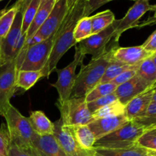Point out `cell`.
Instances as JSON below:
<instances>
[{
    "mask_svg": "<svg viewBox=\"0 0 156 156\" xmlns=\"http://www.w3.org/2000/svg\"><path fill=\"white\" fill-rule=\"evenodd\" d=\"M53 135L66 156H92L91 149H82L74 138L69 128L64 126L61 119L54 123Z\"/></svg>",
    "mask_w": 156,
    "mask_h": 156,
    "instance_id": "11",
    "label": "cell"
},
{
    "mask_svg": "<svg viewBox=\"0 0 156 156\" xmlns=\"http://www.w3.org/2000/svg\"><path fill=\"white\" fill-rule=\"evenodd\" d=\"M130 1H134V2H136V1H138V0H130Z\"/></svg>",
    "mask_w": 156,
    "mask_h": 156,
    "instance_id": "49",
    "label": "cell"
},
{
    "mask_svg": "<svg viewBox=\"0 0 156 156\" xmlns=\"http://www.w3.org/2000/svg\"><path fill=\"white\" fill-rule=\"evenodd\" d=\"M93 152L98 156H147L148 149L136 143L133 146L123 149L93 148Z\"/></svg>",
    "mask_w": 156,
    "mask_h": 156,
    "instance_id": "20",
    "label": "cell"
},
{
    "mask_svg": "<svg viewBox=\"0 0 156 156\" xmlns=\"http://www.w3.org/2000/svg\"><path fill=\"white\" fill-rule=\"evenodd\" d=\"M151 11L154 12V16L152 17V18L146 21V24H152L156 23V4L154 5H152V8H151Z\"/></svg>",
    "mask_w": 156,
    "mask_h": 156,
    "instance_id": "40",
    "label": "cell"
},
{
    "mask_svg": "<svg viewBox=\"0 0 156 156\" xmlns=\"http://www.w3.org/2000/svg\"><path fill=\"white\" fill-rule=\"evenodd\" d=\"M152 103H156V90H155V91H154L153 96H152Z\"/></svg>",
    "mask_w": 156,
    "mask_h": 156,
    "instance_id": "43",
    "label": "cell"
},
{
    "mask_svg": "<svg viewBox=\"0 0 156 156\" xmlns=\"http://www.w3.org/2000/svg\"><path fill=\"white\" fill-rule=\"evenodd\" d=\"M152 5L149 0H138L128 10L126 15L122 19L118 20L117 29L115 31L114 40L119 41L122 34L133 27H138L139 21L147 12L151 11Z\"/></svg>",
    "mask_w": 156,
    "mask_h": 156,
    "instance_id": "13",
    "label": "cell"
},
{
    "mask_svg": "<svg viewBox=\"0 0 156 156\" xmlns=\"http://www.w3.org/2000/svg\"><path fill=\"white\" fill-rule=\"evenodd\" d=\"M117 100H118V98H117L115 93L114 92L112 94H110L108 95L105 96V97L100 98L96 99L93 101L89 102V103H88V108L89 111H91V114H92V113L98 111L100 108H103V107L109 105L110 103H112V102Z\"/></svg>",
    "mask_w": 156,
    "mask_h": 156,
    "instance_id": "34",
    "label": "cell"
},
{
    "mask_svg": "<svg viewBox=\"0 0 156 156\" xmlns=\"http://www.w3.org/2000/svg\"><path fill=\"white\" fill-rule=\"evenodd\" d=\"M26 152L31 156H66L54 135H37Z\"/></svg>",
    "mask_w": 156,
    "mask_h": 156,
    "instance_id": "14",
    "label": "cell"
},
{
    "mask_svg": "<svg viewBox=\"0 0 156 156\" xmlns=\"http://www.w3.org/2000/svg\"><path fill=\"white\" fill-rule=\"evenodd\" d=\"M118 47V41L114 39L108 50L96 57L91 58L87 65L81 64V69L76 76L71 98L85 97L97 86L102 76L114 58V51Z\"/></svg>",
    "mask_w": 156,
    "mask_h": 156,
    "instance_id": "2",
    "label": "cell"
},
{
    "mask_svg": "<svg viewBox=\"0 0 156 156\" xmlns=\"http://www.w3.org/2000/svg\"><path fill=\"white\" fill-rule=\"evenodd\" d=\"M55 34L48 39L28 47L19 70L40 71L44 69L53 48Z\"/></svg>",
    "mask_w": 156,
    "mask_h": 156,
    "instance_id": "10",
    "label": "cell"
},
{
    "mask_svg": "<svg viewBox=\"0 0 156 156\" xmlns=\"http://www.w3.org/2000/svg\"><path fill=\"white\" fill-rule=\"evenodd\" d=\"M57 1H59V0H56V2H57Z\"/></svg>",
    "mask_w": 156,
    "mask_h": 156,
    "instance_id": "50",
    "label": "cell"
},
{
    "mask_svg": "<svg viewBox=\"0 0 156 156\" xmlns=\"http://www.w3.org/2000/svg\"><path fill=\"white\" fill-rule=\"evenodd\" d=\"M67 12L68 9L66 5V0H59L56 2V4L48 18L36 32L35 36L37 37L41 41L50 37L52 35L56 33L59 28Z\"/></svg>",
    "mask_w": 156,
    "mask_h": 156,
    "instance_id": "12",
    "label": "cell"
},
{
    "mask_svg": "<svg viewBox=\"0 0 156 156\" xmlns=\"http://www.w3.org/2000/svg\"><path fill=\"white\" fill-rule=\"evenodd\" d=\"M90 17L91 20V35L105 30L116 20L115 15L111 10H105Z\"/></svg>",
    "mask_w": 156,
    "mask_h": 156,
    "instance_id": "24",
    "label": "cell"
},
{
    "mask_svg": "<svg viewBox=\"0 0 156 156\" xmlns=\"http://www.w3.org/2000/svg\"><path fill=\"white\" fill-rule=\"evenodd\" d=\"M3 117L6 120L11 143L27 151L37 136L34 130L28 117L23 116L12 105L9 107Z\"/></svg>",
    "mask_w": 156,
    "mask_h": 156,
    "instance_id": "3",
    "label": "cell"
},
{
    "mask_svg": "<svg viewBox=\"0 0 156 156\" xmlns=\"http://www.w3.org/2000/svg\"><path fill=\"white\" fill-rule=\"evenodd\" d=\"M91 151H92V156H98V155H95V154L94 153V152H93V150H92V149H91Z\"/></svg>",
    "mask_w": 156,
    "mask_h": 156,
    "instance_id": "48",
    "label": "cell"
},
{
    "mask_svg": "<svg viewBox=\"0 0 156 156\" xmlns=\"http://www.w3.org/2000/svg\"><path fill=\"white\" fill-rule=\"evenodd\" d=\"M137 143L146 149L156 151V128L146 130L139 138Z\"/></svg>",
    "mask_w": 156,
    "mask_h": 156,
    "instance_id": "33",
    "label": "cell"
},
{
    "mask_svg": "<svg viewBox=\"0 0 156 156\" xmlns=\"http://www.w3.org/2000/svg\"><path fill=\"white\" fill-rule=\"evenodd\" d=\"M133 120L144 128L146 131L155 129L156 128V103H151L143 116Z\"/></svg>",
    "mask_w": 156,
    "mask_h": 156,
    "instance_id": "29",
    "label": "cell"
},
{
    "mask_svg": "<svg viewBox=\"0 0 156 156\" xmlns=\"http://www.w3.org/2000/svg\"><path fill=\"white\" fill-rule=\"evenodd\" d=\"M152 56L146 51L143 46L120 47H117L114 51V59L129 66H136L141 63L144 59Z\"/></svg>",
    "mask_w": 156,
    "mask_h": 156,
    "instance_id": "18",
    "label": "cell"
},
{
    "mask_svg": "<svg viewBox=\"0 0 156 156\" xmlns=\"http://www.w3.org/2000/svg\"><path fill=\"white\" fill-rule=\"evenodd\" d=\"M55 4H56V0H47L45 2L41 5L31 24L27 29V33H26V40L34 36L36 32L39 30L40 27L42 26L44 21L48 18Z\"/></svg>",
    "mask_w": 156,
    "mask_h": 156,
    "instance_id": "21",
    "label": "cell"
},
{
    "mask_svg": "<svg viewBox=\"0 0 156 156\" xmlns=\"http://www.w3.org/2000/svg\"><path fill=\"white\" fill-rule=\"evenodd\" d=\"M69 128L71 130L74 138L82 149L91 150L94 148L96 138L88 125L72 126Z\"/></svg>",
    "mask_w": 156,
    "mask_h": 156,
    "instance_id": "22",
    "label": "cell"
},
{
    "mask_svg": "<svg viewBox=\"0 0 156 156\" xmlns=\"http://www.w3.org/2000/svg\"><path fill=\"white\" fill-rule=\"evenodd\" d=\"M133 66L126 65V64L120 62L119 61L115 60L113 58L112 60L111 61L109 64H108V67H107L106 70L105 72V74L102 76L101 79L100 81L99 84L103 83H108V82H111L114 81L119 75L121 74L126 69L132 67Z\"/></svg>",
    "mask_w": 156,
    "mask_h": 156,
    "instance_id": "28",
    "label": "cell"
},
{
    "mask_svg": "<svg viewBox=\"0 0 156 156\" xmlns=\"http://www.w3.org/2000/svg\"><path fill=\"white\" fill-rule=\"evenodd\" d=\"M1 1H2V0H0V2H1Z\"/></svg>",
    "mask_w": 156,
    "mask_h": 156,
    "instance_id": "51",
    "label": "cell"
},
{
    "mask_svg": "<svg viewBox=\"0 0 156 156\" xmlns=\"http://www.w3.org/2000/svg\"><path fill=\"white\" fill-rule=\"evenodd\" d=\"M46 1H47V0H41V4H43V3L45 2Z\"/></svg>",
    "mask_w": 156,
    "mask_h": 156,
    "instance_id": "47",
    "label": "cell"
},
{
    "mask_svg": "<svg viewBox=\"0 0 156 156\" xmlns=\"http://www.w3.org/2000/svg\"><path fill=\"white\" fill-rule=\"evenodd\" d=\"M142 46L146 51L150 53L151 54H155L156 52V30L149 36V37Z\"/></svg>",
    "mask_w": 156,
    "mask_h": 156,
    "instance_id": "38",
    "label": "cell"
},
{
    "mask_svg": "<svg viewBox=\"0 0 156 156\" xmlns=\"http://www.w3.org/2000/svg\"><path fill=\"white\" fill-rule=\"evenodd\" d=\"M129 121V120L126 118L125 114H123L116 117L94 120L91 122L88 126L91 132L94 133L96 140H98L120 128Z\"/></svg>",
    "mask_w": 156,
    "mask_h": 156,
    "instance_id": "16",
    "label": "cell"
},
{
    "mask_svg": "<svg viewBox=\"0 0 156 156\" xmlns=\"http://www.w3.org/2000/svg\"><path fill=\"white\" fill-rule=\"evenodd\" d=\"M17 72L15 59L0 68V115L2 117L12 105L11 99L17 91Z\"/></svg>",
    "mask_w": 156,
    "mask_h": 156,
    "instance_id": "9",
    "label": "cell"
},
{
    "mask_svg": "<svg viewBox=\"0 0 156 156\" xmlns=\"http://www.w3.org/2000/svg\"><path fill=\"white\" fill-rule=\"evenodd\" d=\"M146 130L140 125L129 120L114 132L96 140L94 147L106 149H123L133 146Z\"/></svg>",
    "mask_w": 156,
    "mask_h": 156,
    "instance_id": "4",
    "label": "cell"
},
{
    "mask_svg": "<svg viewBox=\"0 0 156 156\" xmlns=\"http://www.w3.org/2000/svg\"><path fill=\"white\" fill-rule=\"evenodd\" d=\"M117 85L114 84L113 82H108V83L98 84L97 86L94 87L86 96L85 100L87 103L93 101L100 98L105 97L110 94H112L115 91Z\"/></svg>",
    "mask_w": 156,
    "mask_h": 156,
    "instance_id": "30",
    "label": "cell"
},
{
    "mask_svg": "<svg viewBox=\"0 0 156 156\" xmlns=\"http://www.w3.org/2000/svg\"><path fill=\"white\" fill-rule=\"evenodd\" d=\"M18 10V5L15 3L9 9L0 10V39L5 37L8 32L10 30L14 19Z\"/></svg>",
    "mask_w": 156,
    "mask_h": 156,
    "instance_id": "25",
    "label": "cell"
},
{
    "mask_svg": "<svg viewBox=\"0 0 156 156\" xmlns=\"http://www.w3.org/2000/svg\"><path fill=\"white\" fill-rule=\"evenodd\" d=\"M16 3L18 5V10L13 24L5 37L2 40L1 67L15 59L17 46L22 34L23 15L27 6L21 0H18Z\"/></svg>",
    "mask_w": 156,
    "mask_h": 156,
    "instance_id": "8",
    "label": "cell"
},
{
    "mask_svg": "<svg viewBox=\"0 0 156 156\" xmlns=\"http://www.w3.org/2000/svg\"><path fill=\"white\" fill-rule=\"evenodd\" d=\"M30 123L37 135L47 136L54 133V123L41 111H32L28 117Z\"/></svg>",
    "mask_w": 156,
    "mask_h": 156,
    "instance_id": "19",
    "label": "cell"
},
{
    "mask_svg": "<svg viewBox=\"0 0 156 156\" xmlns=\"http://www.w3.org/2000/svg\"><path fill=\"white\" fill-rule=\"evenodd\" d=\"M56 105L60 112V119L64 126L72 127L88 125L94 120L85 97L71 98L64 103L56 102Z\"/></svg>",
    "mask_w": 156,
    "mask_h": 156,
    "instance_id": "5",
    "label": "cell"
},
{
    "mask_svg": "<svg viewBox=\"0 0 156 156\" xmlns=\"http://www.w3.org/2000/svg\"><path fill=\"white\" fill-rule=\"evenodd\" d=\"M117 24L118 20H115L105 30L82 40L76 46L85 56L90 54L92 58L99 56L108 50L114 41Z\"/></svg>",
    "mask_w": 156,
    "mask_h": 156,
    "instance_id": "7",
    "label": "cell"
},
{
    "mask_svg": "<svg viewBox=\"0 0 156 156\" xmlns=\"http://www.w3.org/2000/svg\"><path fill=\"white\" fill-rule=\"evenodd\" d=\"M7 156H31L29 153H27L26 151L20 149L18 146L11 143L10 148L8 152Z\"/></svg>",
    "mask_w": 156,
    "mask_h": 156,
    "instance_id": "39",
    "label": "cell"
},
{
    "mask_svg": "<svg viewBox=\"0 0 156 156\" xmlns=\"http://www.w3.org/2000/svg\"><path fill=\"white\" fill-rule=\"evenodd\" d=\"M42 73L40 71L18 70L16 75V87L23 91H28L38 81L42 79Z\"/></svg>",
    "mask_w": 156,
    "mask_h": 156,
    "instance_id": "23",
    "label": "cell"
},
{
    "mask_svg": "<svg viewBox=\"0 0 156 156\" xmlns=\"http://www.w3.org/2000/svg\"><path fill=\"white\" fill-rule=\"evenodd\" d=\"M11 146V138L9 129L5 123L0 126V156H7Z\"/></svg>",
    "mask_w": 156,
    "mask_h": 156,
    "instance_id": "35",
    "label": "cell"
},
{
    "mask_svg": "<svg viewBox=\"0 0 156 156\" xmlns=\"http://www.w3.org/2000/svg\"><path fill=\"white\" fill-rule=\"evenodd\" d=\"M137 74L144 79L151 86L156 82V66L152 59V56L146 58L140 63Z\"/></svg>",
    "mask_w": 156,
    "mask_h": 156,
    "instance_id": "27",
    "label": "cell"
},
{
    "mask_svg": "<svg viewBox=\"0 0 156 156\" xmlns=\"http://www.w3.org/2000/svg\"><path fill=\"white\" fill-rule=\"evenodd\" d=\"M140 64L136 66H133L132 67H130L129 69H126V71H124L123 73H122L121 74L119 75L114 81H112L111 82H113L114 84H115L116 85H122L124 82H127L129 79H132L133 77L136 76L137 74V71H138L139 66H140Z\"/></svg>",
    "mask_w": 156,
    "mask_h": 156,
    "instance_id": "37",
    "label": "cell"
},
{
    "mask_svg": "<svg viewBox=\"0 0 156 156\" xmlns=\"http://www.w3.org/2000/svg\"><path fill=\"white\" fill-rule=\"evenodd\" d=\"M152 59H153V62H155V64L156 66V54L152 55Z\"/></svg>",
    "mask_w": 156,
    "mask_h": 156,
    "instance_id": "45",
    "label": "cell"
},
{
    "mask_svg": "<svg viewBox=\"0 0 156 156\" xmlns=\"http://www.w3.org/2000/svg\"><path fill=\"white\" fill-rule=\"evenodd\" d=\"M153 94L154 89L152 86L129 101L125 105V116L126 118L133 120L143 116L152 103Z\"/></svg>",
    "mask_w": 156,
    "mask_h": 156,
    "instance_id": "17",
    "label": "cell"
},
{
    "mask_svg": "<svg viewBox=\"0 0 156 156\" xmlns=\"http://www.w3.org/2000/svg\"><path fill=\"white\" fill-rule=\"evenodd\" d=\"M91 35V17H82L76 24L74 30V39L76 42L79 43L82 40L86 39Z\"/></svg>",
    "mask_w": 156,
    "mask_h": 156,
    "instance_id": "31",
    "label": "cell"
},
{
    "mask_svg": "<svg viewBox=\"0 0 156 156\" xmlns=\"http://www.w3.org/2000/svg\"><path fill=\"white\" fill-rule=\"evenodd\" d=\"M85 55L82 54L76 46V53L74 59L67 66L62 69L56 68L54 71L57 73V81L55 83L51 84V86L54 87L57 90L59 98L57 103L62 104L70 98L75 82H76V68L79 64H82Z\"/></svg>",
    "mask_w": 156,
    "mask_h": 156,
    "instance_id": "6",
    "label": "cell"
},
{
    "mask_svg": "<svg viewBox=\"0 0 156 156\" xmlns=\"http://www.w3.org/2000/svg\"><path fill=\"white\" fill-rule=\"evenodd\" d=\"M147 156H156V151H155V150H149V149H148Z\"/></svg>",
    "mask_w": 156,
    "mask_h": 156,
    "instance_id": "42",
    "label": "cell"
},
{
    "mask_svg": "<svg viewBox=\"0 0 156 156\" xmlns=\"http://www.w3.org/2000/svg\"><path fill=\"white\" fill-rule=\"evenodd\" d=\"M123 114H125V105L117 100L94 111V113H92V117L94 120L101 118L123 115Z\"/></svg>",
    "mask_w": 156,
    "mask_h": 156,
    "instance_id": "26",
    "label": "cell"
},
{
    "mask_svg": "<svg viewBox=\"0 0 156 156\" xmlns=\"http://www.w3.org/2000/svg\"><path fill=\"white\" fill-rule=\"evenodd\" d=\"M1 53H2V40L0 39V67H1Z\"/></svg>",
    "mask_w": 156,
    "mask_h": 156,
    "instance_id": "44",
    "label": "cell"
},
{
    "mask_svg": "<svg viewBox=\"0 0 156 156\" xmlns=\"http://www.w3.org/2000/svg\"><path fill=\"white\" fill-rule=\"evenodd\" d=\"M155 54H156V52H155Z\"/></svg>",
    "mask_w": 156,
    "mask_h": 156,
    "instance_id": "52",
    "label": "cell"
},
{
    "mask_svg": "<svg viewBox=\"0 0 156 156\" xmlns=\"http://www.w3.org/2000/svg\"><path fill=\"white\" fill-rule=\"evenodd\" d=\"M150 87L152 86L136 74L129 81L118 85L114 93L117 95L119 101L123 105H126L133 98Z\"/></svg>",
    "mask_w": 156,
    "mask_h": 156,
    "instance_id": "15",
    "label": "cell"
},
{
    "mask_svg": "<svg viewBox=\"0 0 156 156\" xmlns=\"http://www.w3.org/2000/svg\"><path fill=\"white\" fill-rule=\"evenodd\" d=\"M85 0H78L67 12L60 27L55 34L53 48L50 56L41 73L43 78H47L56 69L57 64L63 55L77 43L74 39V30L79 19L83 17Z\"/></svg>",
    "mask_w": 156,
    "mask_h": 156,
    "instance_id": "1",
    "label": "cell"
},
{
    "mask_svg": "<svg viewBox=\"0 0 156 156\" xmlns=\"http://www.w3.org/2000/svg\"><path fill=\"white\" fill-rule=\"evenodd\" d=\"M111 1H114V0H85L83 17L90 16V15L95 12L97 9Z\"/></svg>",
    "mask_w": 156,
    "mask_h": 156,
    "instance_id": "36",
    "label": "cell"
},
{
    "mask_svg": "<svg viewBox=\"0 0 156 156\" xmlns=\"http://www.w3.org/2000/svg\"><path fill=\"white\" fill-rule=\"evenodd\" d=\"M41 0H30L26 7L23 15L22 34L27 33L29 26L31 24L38 9L41 6Z\"/></svg>",
    "mask_w": 156,
    "mask_h": 156,
    "instance_id": "32",
    "label": "cell"
},
{
    "mask_svg": "<svg viewBox=\"0 0 156 156\" xmlns=\"http://www.w3.org/2000/svg\"><path fill=\"white\" fill-rule=\"evenodd\" d=\"M152 88H153L154 91H155V90H156V82H155V84H154L153 85H152Z\"/></svg>",
    "mask_w": 156,
    "mask_h": 156,
    "instance_id": "46",
    "label": "cell"
},
{
    "mask_svg": "<svg viewBox=\"0 0 156 156\" xmlns=\"http://www.w3.org/2000/svg\"><path fill=\"white\" fill-rule=\"evenodd\" d=\"M77 1L78 0H66V5L68 11L75 5V4L77 2Z\"/></svg>",
    "mask_w": 156,
    "mask_h": 156,
    "instance_id": "41",
    "label": "cell"
}]
</instances>
